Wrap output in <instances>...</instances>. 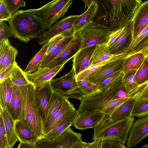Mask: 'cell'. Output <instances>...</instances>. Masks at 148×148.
Wrapping results in <instances>:
<instances>
[{
	"mask_svg": "<svg viewBox=\"0 0 148 148\" xmlns=\"http://www.w3.org/2000/svg\"><path fill=\"white\" fill-rule=\"evenodd\" d=\"M8 21L13 36L26 43L40 38L48 29L28 9L18 10Z\"/></svg>",
	"mask_w": 148,
	"mask_h": 148,
	"instance_id": "obj_1",
	"label": "cell"
},
{
	"mask_svg": "<svg viewBox=\"0 0 148 148\" xmlns=\"http://www.w3.org/2000/svg\"><path fill=\"white\" fill-rule=\"evenodd\" d=\"M19 87L22 101L21 112L19 120L33 130L40 140L44 138L45 134L43 121L35 101V87L31 84Z\"/></svg>",
	"mask_w": 148,
	"mask_h": 148,
	"instance_id": "obj_2",
	"label": "cell"
},
{
	"mask_svg": "<svg viewBox=\"0 0 148 148\" xmlns=\"http://www.w3.org/2000/svg\"><path fill=\"white\" fill-rule=\"evenodd\" d=\"M135 119V117L132 116L117 121H106L93 128L92 139L96 141H116L125 145Z\"/></svg>",
	"mask_w": 148,
	"mask_h": 148,
	"instance_id": "obj_3",
	"label": "cell"
},
{
	"mask_svg": "<svg viewBox=\"0 0 148 148\" xmlns=\"http://www.w3.org/2000/svg\"><path fill=\"white\" fill-rule=\"evenodd\" d=\"M125 1H97L98 9L93 22L101 24L112 31L124 27L121 21L124 18L123 13Z\"/></svg>",
	"mask_w": 148,
	"mask_h": 148,
	"instance_id": "obj_4",
	"label": "cell"
},
{
	"mask_svg": "<svg viewBox=\"0 0 148 148\" xmlns=\"http://www.w3.org/2000/svg\"><path fill=\"white\" fill-rule=\"evenodd\" d=\"M123 73L112 82L100 91L86 98H83L77 110L78 115L83 113L101 110L108 101L112 100L123 84Z\"/></svg>",
	"mask_w": 148,
	"mask_h": 148,
	"instance_id": "obj_5",
	"label": "cell"
},
{
	"mask_svg": "<svg viewBox=\"0 0 148 148\" xmlns=\"http://www.w3.org/2000/svg\"><path fill=\"white\" fill-rule=\"evenodd\" d=\"M73 1L72 0H54L40 8L28 10L49 28L64 16Z\"/></svg>",
	"mask_w": 148,
	"mask_h": 148,
	"instance_id": "obj_6",
	"label": "cell"
},
{
	"mask_svg": "<svg viewBox=\"0 0 148 148\" xmlns=\"http://www.w3.org/2000/svg\"><path fill=\"white\" fill-rule=\"evenodd\" d=\"M74 68L64 76L50 81L53 92L68 98H74L81 100L83 95L79 88L76 79Z\"/></svg>",
	"mask_w": 148,
	"mask_h": 148,
	"instance_id": "obj_7",
	"label": "cell"
},
{
	"mask_svg": "<svg viewBox=\"0 0 148 148\" xmlns=\"http://www.w3.org/2000/svg\"><path fill=\"white\" fill-rule=\"evenodd\" d=\"M113 31L100 24L93 22L78 32L82 38L80 50L103 43H106Z\"/></svg>",
	"mask_w": 148,
	"mask_h": 148,
	"instance_id": "obj_8",
	"label": "cell"
},
{
	"mask_svg": "<svg viewBox=\"0 0 148 148\" xmlns=\"http://www.w3.org/2000/svg\"><path fill=\"white\" fill-rule=\"evenodd\" d=\"M80 133L74 132L70 127L55 139L42 138L36 143L39 148H72L82 141Z\"/></svg>",
	"mask_w": 148,
	"mask_h": 148,
	"instance_id": "obj_9",
	"label": "cell"
},
{
	"mask_svg": "<svg viewBox=\"0 0 148 148\" xmlns=\"http://www.w3.org/2000/svg\"><path fill=\"white\" fill-rule=\"evenodd\" d=\"M109 117L101 110L86 112L78 115L73 125L76 128L82 130L94 128L108 120Z\"/></svg>",
	"mask_w": 148,
	"mask_h": 148,
	"instance_id": "obj_10",
	"label": "cell"
},
{
	"mask_svg": "<svg viewBox=\"0 0 148 148\" xmlns=\"http://www.w3.org/2000/svg\"><path fill=\"white\" fill-rule=\"evenodd\" d=\"M79 15H72L56 21L37 42L39 45H44L51 39L68 30L73 28L74 23Z\"/></svg>",
	"mask_w": 148,
	"mask_h": 148,
	"instance_id": "obj_11",
	"label": "cell"
},
{
	"mask_svg": "<svg viewBox=\"0 0 148 148\" xmlns=\"http://www.w3.org/2000/svg\"><path fill=\"white\" fill-rule=\"evenodd\" d=\"M53 91L50 81L40 86L35 87L34 97L36 104L44 126L48 113V108Z\"/></svg>",
	"mask_w": 148,
	"mask_h": 148,
	"instance_id": "obj_12",
	"label": "cell"
},
{
	"mask_svg": "<svg viewBox=\"0 0 148 148\" xmlns=\"http://www.w3.org/2000/svg\"><path fill=\"white\" fill-rule=\"evenodd\" d=\"M148 136V115L135 121L129 131L126 142L127 147L136 145Z\"/></svg>",
	"mask_w": 148,
	"mask_h": 148,
	"instance_id": "obj_13",
	"label": "cell"
},
{
	"mask_svg": "<svg viewBox=\"0 0 148 148\" xmlns=\"http://www.w3.org/2000/svg\"><path fill=\"white\" fill-rule=\"evenodd\" d=\"M66 63H65L51 68L46 67L39 69L32 73H25L30 83L35 87H38L52 80L53 77L62 70Z\"/></svg>",
	"mask_w": 148,
	"mask_h": 148,
	"instance_id": "obj_14",
	"label": "cell"
},
{
	"mask_svg": "<svg viewBox=\"0 0 148 148\" xmlns=\"http://www.w3.org/2000/svg\"><path fill=\"white\" fill-rule=\"evenodd\" d=\"M82 43L81 35L79 32L75 33L74 38L68 45L46 67L52 68L66 63L80 51Z\"/></svg>",
	"mask_w": 148,
	"mask_h": 148,
	"instance_id": "obj_15",
	"label": "cell"
},
{
	"mask_svg": "<svg viewBox=\"0 0 148 148\" xmlns=\"http://www.w3.org/2000/svg\"><path fill=\"white\" fill-rule=\"evenodd\" d=\"M125 59H119L108 64L84 79L94 84H96L116 72L122 71L123 64Z\"/></svg>",
	"mask_w": 148,
	"mask_h": 148,
	"instance_id": "obj_16",
	"label": "cell"
},
{
	"mask_svg": "<svg viewBox=\"0 0 148 148\" xmlns=\"http://www.w3.org/2000/svg\"><path fill=\"white\" fill-rule=\"evenodd\" d=\"M96 45L80 50L73 57L72 67L74 69L76 76L90 66L91 59Z\"/></svg>",
	"mask_w": 148,
	"mask_h": 148,
	"instance_id": "obj_17",
	"label": "cell"
},
{
	"mask_svg": "<svg viewBox=\"0 0 148 148\" xmlns=\"http://www.w3.org/2000/svg\"><path fill=\"white\" fill-rule=\"evenodd\" d=\"M87 10L79 15L75 22L73 29L75 32H78L93 22L98 8L97 1L93 0Z\"/></svg>",
	"mask_w": 148,
	"mask_h": 148,
	"instance_id": "obj_18",
	"label": "cell"
},
{
	"mask_svg": "<svg viewBox=\"0 0 148 148\" xmlns=\"http://www.w3.org/2000/svg\"><path fill=\"white\" fill-rule=\"evenodd\" d=\"M137 101V97L128 99L121 105L109 117L108 120L117 121L132 116L134 108Z\"/></svg>",
	"mask_w": 148,
	"mask_h": 148,
	"instance_id": "obj_19",
	"label": "cell"
},
{
	"mask_svg": "<svg viewBox=\"0 0 148 148\" xmlns=\"http://www.w3.org/2000/svg\"><path fill=\"white\" fill-rule=\"evenodd\" d=\"M15 130L20 142L36 144L40 140L33 130L21 121H15Z\"/></svg>",
	"mask_w": 148,
	"mask_h": 148,
	"instance_id": "obj_20",
	"label": "cell"
},
{
	"mask_svg": "<svg viewBox=\"0 0 148 148\" xmlns=\"http://www.w3.org/2000/svg\"><path fill=\"white\" fill-rule=\"evenodd\" d=\"M78 115V111L76 110L70 112L53 129L45 135L43 138L49 140L55 139L73 125Z\"/></svg>",
	"mask_w": 148,
	"mask_h": 148,
	"instance_id": "obj_21",
	"label": "cell"
},
{
	"mask_svg": "<svg viewBox=\"0 0 148 148\" xmlns=\"http://www.w3.org/2000/svg\"><path fill=\"white\" fill-rule=\"evenodd\" d=\"M73 104L64 97L62 107L52 121L44 128L45 135L56 126L69 114L75 110Z\"/></svg>",
	"mask_w": 148,
	"mask_h": 148,
	"instance_id": "obj_22",
	"label": "cell"
},
{
	"mask_svg": "<svg viewBox=\"0 0 148 148\" xmlns=\"http://www.w3.org/2000/svg\"><path fill=\"white\" fill-rule=\"evenodd\" d=\"M21 107V98L19 87L14 85L12 97L6 110L15 121L20 119Z\"/></svg>",
	"mask_w": 148,
	"mask_h": 148,
	"instance_id": "obj_23",
	"label": "cell"
},
{
	"mask_svg": "<svg viewBox=\"0 0 148 148\" xmlns=\"http://www.w3.org/2000/svg\"><path fill=\"white\" fill-rule=\"evenodd\" d=\"M128 54V53L125 49L121 52L116 54L109 59L90 66L86 70L76 76V81L85 79L91 74L98 71L110 62L119 59L126 58Z\"/></svg>",
	"mask_w": 148,
	"mask_h": 148,
	"instance_id": "obj_24",
	"label": "cell"
},
{
	"mask_svg": "<svg viewBox=\"0 0 148 148\" xmlns=\"http://www.w3.org/2000/svg\"><path fill=\"white\" fill-rule=\"evenodd\" d=\"M75 34L73 28L71 29L65 37L60 42L52 54L48 57L44 59L39 69L46 67L56 58L73 39Z\"/></svg>",
	"mask_w": 148,
	"mask_h": 148,
	"instance_id": "obj_25",
	"label": "cell"
},
{
	"mask_svg": "<svg viewBox=\"0 0 148 148\" xmlns=\"http://www.w3.org/2000/svg\"><path fill=\"white\" fill-rule=\"evenodd\" d=\"M14 85L10 77L0 83V108L3 110H6L11 99Z\"/></svg>",
	"mask_w": 148,
	"mask_h": 148,
	"instance_id": "obj_26",
	"label": "cell"
},
{
	"mask_svg": "<svg viewBox=\"0 0 148 148\" xmlns=\"http://www.w3.org/2000/svg\"><path fill=\"white\" fill-rule=\"evenodd\" d=\"M3 116L8 141V147L12 148L18 140L15 131V121L6 110H3Z\"/></svg>",
	"mask_w": 148,
	"mask_h": 148,
	"instance_id": "obj_27",
	"label": "cell"
},
{
	"mask_svg": "<svg viewBox=\"0 0 148 148\" xmlns=\"http://www.w3.org/2000/svg\"><path fill=\"white\" fill-rule=\"evenodd\" d=\"M54 38L42 46L40 50L29 62L24 71L25 73H30L35 72L39 69L46 53Z\"/></svg>",
	"mask_w": 148,
	"mask_h": 148,
	"instance_id": "obj_28",
	"label": "cell"
},
{
	"mask_svg": "<svg viewBox=\"0 0 148 148\" xmlns=\"http://www.w3.org/2000/svg\"><path fill=\"white\" fill-rule=\"evenodd\" d=\"M64 97L53 92L49 103L48 113L44 127L53 119L61 108Z\"/></svg>",
	"mask_w": 148,
	"mask_h": 148,
	"instance_id": "obj_29",
	"label": "cell"
},
{
	"mask_svg": "<svg viewBox=\"0 0 148 148\" xmlns=\"http://www.w3.org/2000/svg\"><path fill=\"white\" fill-rule=\"evenodd\" d=\"M110 52L106 43L96 45L90 60V66L109 59L114 56Z\"/></svg>",
	"mask_w": 148,
	"mask_h": 148,
	"instance_id": "obj_30",
	"label": "cell"
},
{
	"mask_svg": "<svg viewBox=\"0 0 148 148\" xmlns=\"http://www.w3.org/2000/svg\"><path fill=\"white\" fill-rule=\"evenodd\" d=\"M145 59L141 53L135 54L126 58L123 64V73L125 74L132 70H138Z\"/></svg>",
	"mask_w": 148,
	"mask_h": 148,
	"instance_id": "obj_31",
	"label": "cell"
},
{
	"mask_svg": "<svg viewBox=\"0 0 148 148\" xmlns=\"http://www.w3.org/2000/svg\"><path fill=\"white\" fill-rule=\"evenodd\" d=\"M145 7L142 10L139 16L133 18L134 23L136 22V24L133 30H131V40L136 36L148 23V1L145 2Z\"/></svg>",
	"mask_w": 148,
	"mask_h": 148,
	"instance_id": "obj_32",
	"label": "cell"
},
{
	"mask_svg": "<svg viewBox=\"0 0 148 148\" xmlns=\"http://www.w3.org/2000/svg\"><path fill=\"white\" fill-rule=\"evenodd\" d=\"M10 77L12 84L18 86H26L30 84L25 72L17 63L12 70Z\"/></svg>",
	"mask_w": 148,
	"mask_h": 148,
	"instance_id": "obj_33",
	"label": "cell"
},
{
	"mask_svg": "<svg viewBox=\"0 0 148 148\" xmlns=\"http://www.w3.org/2000/svg\"><path fill=\"white\" fill-rule=\"evenodd\" d=\"M78 86L82 92L83 98H86L100 91L96 84L84 79L77 81Z\"/></svg>",
	"mask_w": 148,
	"mask_h": 148,
	"instance_id": "obj_34",
	"label": "cell"
},
{
	"mask_svg": "<svg viewBox=\"0 0 148 148\" xmlns=\"http://www.w3.org/2000/svg\"><path fill=\"white\" fill-rule=\"evenodd\" d=\"M136 71L133 70L125 74H123V83L127 92L128 98L129 92L134 90L140 86L138 85L136 81L135 75Z\"/></svg>",
	"mask_w": 148,
	"mask_h": 148,
	"instance_id": "obj_35",
	"label": "cell"
},
{
	"mask_svg": "<svg viewBox=\"0 0 148 148\" xmlns=\"http://www.w3.org/2000/svg\"><path fill=\"white\" fill-rule=\"evenodd\" d=\"M148 115V98L137 101L132 116L138 118Z\"/></svg>",
	"mask_w": 148,
	"mask_h": 148,
	"instance_id": "obj_36",
	"label": "cell"
},
{
	"mask_svg": "<svg viewBox=\"0 0 148 148\" xmlns=\"http://www.w3.org/2000/svg\"><path fill=\"white\" fill-rule=\"evenodd\" d=\"M136 82L139 86L148 83V61L146 59L137 71L135 75Z\"/></svg>",
	"mask_w": 148,
	"mask_h": 148,
	"instance_id": "obj_37",
	"label": "cell"
},
{
	"mask_svg": "<svg viewBox=\"0 0 148 148\" xmlns=\"http://www.w3.org/2000/svg\"><path fill=\"white\" fill-rule=\"evenodd\" d=\"M148 35V23L131 41L127 47H126L128 54L132 52L137 47Z\"/></svg>",
	"mask_w": 148,
	"mask_h": 148,
	"instance_id": "obj_38",
	"label": "cell"
},
{
	"mask_svg": "<svg viewBox=\"0 0 148 148\" xmlns=\"http://www.w3.org/2000/svg\"><path fill=\"white\" fill-rule=\"evenodd\" d=\"M128 99L123 98L111 100L107 103L101 110L106 114L110 116L121 105Z\"/></svg>",
	"mask_w": 148,
	"mask_h": 148,
	"instance_id": "obj_39",
	"label": "cell"
},
{
	"mask_svg": "<svg viewBox=\"0 0 148 148\" xmlns=\"http://www.w3.org/2000/svg\"><path fill=\"white\" fill-rule=\"evenodd\" d=\"M130 28V27L127 26L126 30L123 34L116 43L108 48L111 54L113 55L116 54L124 50H122V47L125 42L127 37L131 32Z\"/></svg>",
	"mask_w": 148,
	"mask_h": 148,
	"instance_id": "obj_40",
	"label": "cell"
},
{
	"mask_svg": "<svg viewBox=\"0 0 148 148\" xmlns=\"http://www.w3.org/2000/svg\"><path fill=\"white\" fill-rule=\"evenodd\" d=\"M14 47L12 46L8 40L0 41V66L10 53Z\"/></svg>",
	"mask_w": 148,
	"mask_h": 148,
	"instance_id": "obj_41",
	"label": "cell"
},
{
	"mask_svg": "<svg viewBox=\"0 0 148 148\" xmlns=\"http://www.w3.org/2000/svg\"><path fill=\"white\" fill-rule=\"evenodd\" d=\"M127 25L113 31L110 35L106 43V45L109 48L116 43L125 32Z\"/></svg>",
	"mask_w": 148,
	"mask_h": 148,
	"instance_id": "obj_42",
	"label": "cell"
},
{
	"mask_svg": "<svg viewBox=\"0 0 148 148\" xmlns=\"http://www.w3.org/2000/svg\"><path fill=\"white\" fill-rule=\"evenodd\" d=\"M8 143L5 130L3 110L0 109V148H8Z\"/></svg>",
	"mask_w": 148,
	"mask_h": 148,
	"instance_id": "obj_43",
	"label": "cell"
},
{
	"mask_svg": "<svg viewBox=\"0 0 148 148\" xmlns=\"http://www.w3.org/2000/svg\"><path fill=\"white\" fill-rule=\"evenodd\" d=\"M18 53L17 49L14 47L5 59L2 65L0 66V72L13 65L16 62L15 59Z\"/></svg>",
	"mask_w": 148,
	"mask_h": 148,
	"instance_id": "obj_44",
	"label": "cell"
},
{
	"mask_svg": "<svg viewBox=\"0 0 148 148\" xmlns=\"http://www.w3.org/2000/svg\"><path fill=\"white\" fill-rule=\"evenodd\" d=\"M9 10L12 15L17 12L20 8L26 5L25 2L23 0H5Z\"/></svg>",
	"mask_w": 148,
	"mask_h": 148,
	"instance_id": "obj_45",
	"label": "cell"
},
{
	"mask_svg": "<svg viewBox=\"0 0 148 148\" xmlns=\"http://www.w3.org/2000/svg\"><path fill=\"white\" fill-rule=\"evenodd\" d=\"M12 35L10 27L7 25L5 21H0V41L8 40Z\"/></svg>",
	"mask_w": 148,
	"mask_h": 148,
	"instance_id": "obj_46",
	"label": "cell"
},
{
	"mask_svg": "<svg viewBox=\"0 0 148 148\" xmlns=\"http://www.w3.org/2000/svg\"><path fill=\"white\" fill-rule=\"evenodd\" d=\"M5 0H0V21H8L12 17Z\"/></svg>",
	"mask_w": 148,
	"mask_h": 148,
	"instance_id": "obj_47",
	"label": "cell"
},
{
	"mask_svg": "<svg viewBox=\"0 0 148 148\" xmlns=\"http://www.w3.org/2000/svg\"><path fill=\"white\" fill-rule=\"evenodd\" d=\"M122 73V70H120L116 72L108 77L105 78L96 85H97L98 89L101 90L104 87L114 80L119 77Z\"/></svg>",
	"mask_w": 148,
	"mask_h": 148,
	"instance_id": "obj_48",
	"label": "cell"
},
{
	"mask_svg": "<svg viewBox=\"0 0 148 148\" xmlns=\"http://www.w3.org/2000/svg\"><path fill=\"white\" fill-rule=\"evenodd\" d=\"M101 148H127L121 142L114 140H102Z\"/></svg>",
	"mask_w": 148,
	"mask_h": 148,
	"instance_id": "obj_49",
	"label": "cell"
},
{
	"mask_svg": "<svg viewBox=\"0 0 148 148\" xmlns=\"http://www.w3.org/2000/svg\"><path fill=\"white\" fill-rule=\"evenodd\" d=\"M16 62L13 65L7 68L3 71L0 72V83L5 79L10 77L12 70Z\"/></svg>",
	"mask_w": 148,
	"mask_h": 148,
	"instance_id": "obj_50",
	"label": "cell"
},
{
	"mask_svg": "<svg viewBox=\"0 0 148 148\" xmlns=\"http://www.w3.org/2000/svg\"><path fill=\"white\" fill-rule=\"evenodd\" d=\"M123 83L120 87L115 96L112 100L127 98V93Z\"/></svg>",
	"mask_w": 148,
	"mask_h": 148,
	"instance_id": "obj_51",
	"label": "cell"
},
{
	"mask_svg": "<svg viewBox=\"0 0 148 148\" xmlns=\"http://www.w3.org/2000/svg\"><path fill=\"white\" fill-rule=\"evenodd\" d=\"M148 46V38L141 42L131 53L129 54L127 58L136 53L144 48Z\"/></svg>",
	"mask_w": 148,
	"mask_h": 148,
	"instance_id": "obj_52",
	"label": "cell"
},
{
	"mask_svg": "<svg viewBox=\"0 0 148 148\" xmlns=\"http://www.w3.org/2000/svg\"><path fill=\"white\" fill-rule=\"evenodd\" d=\"M17 148H39L36 144L20 142Z\"/></svg>",
	"mask_w": 148,
	"mask_h": 148,
	"instance_id": "obj_53",
	"label": "cell"
},
{
	"mask_svg": "<svg viewBox=\"0 0 148 148\" xmlns=\"http://www.w3.org/2000/svg\"><path fill=\"white\" fill-rule=\"evenodd\" d=\"M148 98V84L143 91L137 98V101Z\"/></svg>",
	"mask_w": 148,
	"mask_h": 148,
	"instance_id": "obj_54",
	"label": "cell"
},
{
	"mask_svg": "<svg viewBox=\"0 0 148 148\" xmlns=\"http://www.w3.org/2000/svg\"><path fill=\"white\" fill-rule=\"evenodd\" d=\"M90 144L82 141L78 143L72 148H86Z\"/></svg>",
	"mask_w": 148,
	"mask_h": 148,
	"instance_id": "obj_55",
	"label": "cell"
},
{
	"mask_svg": "<svg viewBox=\"0 0 148 148\" xmlns=\"http://www.w3.org/2000/svg\"><path fill=\"white\" fill-rule=\"evenodd\" d=\"M142 53L144 55L146 59L148 61V46L142 49L136 53Z\"/></svg>",
	"mask_w": 148,
	"mask_h": 148,
	"instance_id": "obj_56",
	"label": "cell"
},
{
	"mask_svg": "<svg viewBox=\"0 0 148 148\" xmlns=\"http://www.w3.org/2000/svg\"><path fill=\"white\" fill-rule=\"evenodd\" d=\"M98 141L94 140L93 142L90 143L86 148H96Z\"/></svg>",
	"mask_w": 148,
	"mask_h": 148,
	"instance_id": "obj_57",
	"label": "cell"
},
{
	"mask_svg": "<svg viewBox=\"0 0 148 148\" xmlns=\"http://www.w3.org/2000/svg\"><path fill=\"white\" fill-rule=\"evenodd\" d=\"M102 140H98L97 143L96 148H101Z\"/></svg>",
	"mask_w": 148,
	"mask_h": 148,
	"instance_id": "obj_58",
	"label": "cell"
},
{
	"mask_svg": "<svg viewBox=\"0 0 148 148\" xmlns=\"http://www.w3.org/2000/svg\"><path fill=\"white\" fill-rule=\"evenodd\" d=\"M142 148H148V144H145L143 146Z\"/></svg>",
	"mask_w": 148,
	"mask_h": 148,
	"instance_id": "obj_59",
	"label": "cell"
},
{
	"mask_svg": "<svg viewBox=\"0 0 148 148\" xmlns=\"http://www.w3.org/2000/svg\"></svg>",
	"mask_w": 148,
	"mask_h": 148,
	"instance_id": "obj_60",
	"label": "cell"
}]
</instances>
